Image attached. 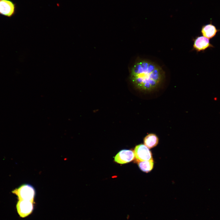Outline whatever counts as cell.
I'll return each mask as SVG.
<instances>
[{"label": "cell", "mask_w": 220, "mask_h": 220, "mask_svg": "<svg viewBox=\"0 0 220 220\" xmlns=\"http://www.w3.org/2000/svg\"><path fill=\"white\" fill-rule=\"evenodd\" d=\"M144 142L146 146L150 149L157 145L159 142V139L155 134H150L144 138Z\"/></svg>", "instance_id": "9"}, {"label": "cell", "mask_w": 220, "mask_h": 220, "mask_svg": "<svg viewBox=\"0 0 220 220\" xmlns=\"http://www.w3.org/2000/svg\"><path fill=\"white\" fill-rule=\"evenodd\" d=\"M140 169L143 171L148 173L151 171L154 167L153 160L138 161Z\"/></svg>", "instance_id": "10"}, {"label": "cell", "mask_w": 220, "mask_h": 220, "mask_svg": "<svg viewBox=\"0 0 220 220\" xmlns=\"http://www.w3.org/2000/svg\"><path fill=\"white\" fill-rule=\"evenodd\" d=\"M219 31L215 25L210 23L202 26L201 32L204 36L209 39L214 37Z\"/></svg>", "instance_id": "8"}, {"label": "cell", "mask_w": 220, "mask_h": 220, "mask_svg": "<svg viewBox=\"0 0 220 220\" xmlns=\"http://www.w3.org/2000/svg\"><path fill=\"white\" fill-rule=\"evenodd\" d=\"M164 76V72L160 66L145 60L135 63L130 72L131 80L135 86L145 92H151L157 89Z\"/></svg>", "instance_id": "1"}, {"label": "cell", "mask_w": 220, "mask_h": 220, "mask_svg": "<svg viewBox=\"0 0 220 220\" xmlns=\"http://www.w3.org/2000/svg\"><path fill=\"white\" fill-rule=\"evenodd\" d=\"M209 39L204 36L197 37L195 40L193 47L197 51H204L208 48H213Z\"/></svg>", "instance_id": "6"}, {"label": "cell", "mask_w": 220, "mask_h": 220, "mask_svg": "<svg viewBox=\"0 0 220 220\" xmlns=\"http://www.w3.org/2000/svg\"><path fill=\"white\" fill-rule=\"evenodd\" d=\"M15 5L9 0H0V13L5 16L10 17L15 11Z\"/></svg>", "instance_id": "7"}, {"label": "cell", "mask_w": 220, "mask_h": 220, "mask_svg": "<svg viewBox=\"0 0 220 220\" xmlns=\"http://www.w3.org/2000/svg\"><path fill=\"white\" fill-rule=\"evenodd\" d=\"M19 200H28L34 203L35 191L34 188L28 184H24L12 191Z\"/></svg>", "instance_id": "2"}, {"label": "cell", "mask_w": 220, "mask_h": 220, "mask_svg": "<svg viewBox=\"0 0 220 220\" xmlns=\"http://www.w3.org/2000/svg\"><path fill=\"white\" fill-rule=\"evenodd\" d=\"M135 157L134 152L131 150H122L119 151L114 157L115 161L123 164L130 162Z\"/></svg>", "instance_id": "5"}, {"label": "cell", "mask_w": 220, "mask_h": 220, "mask_svg": "<svg viewBox=\"0 0 220 220\" xmlns=\"http://www.w3.org/2000/svg\"><path fill=\"white\" fill-rule=\"evenodd\" d=\"M134 152L138 162L153 160L151 151L145 145L141 144L136 146Z\"/></svg>", "instance_id": "3"}, {"label": "cell", "mask_w": 220, "mask_h": 220, "mask_svg": "<svg viewBox=\"0 0 220 220\" xmlns=\"http://www.w3.org/2000/svg\"><path fill=\"white\" fill-rule=\"evenodd\" d=\"M34 203L28 201L19 200L16 205L17 212L20 217L25 218L32 212Z\"/></svg>", "instance_id": "4"}]
</instances>
